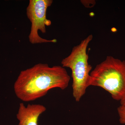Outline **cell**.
<instances>
[{
	"label": "cell",
	"mask_w": 125,
	"mask_h": 125,
	"mask_svg": "<svg viewBox=\"0 0 125 125\" xmlns=\"http://www.w3.org/2000/svg\"><path fill=\"white\" fill-rule=\"evenodd\" d=\"M120 106L125 108V96L120 101Z\"/></svg>",
	"instance_id": "7"
},
{
	"label": "cell",
	"mask_w": 125,
	"mask_h": 125,
	"mask_svg": "<svg viewBox=\"0 0 125 125\" xmlns=\"http://www.w3.org/2000/svg\"><path fill=\"white\" fill-rule=\"evenodd\" d=\"M93 36L90 34L73 48L69 56L62 59V67L70 68L73 79L72 94L75 100L79 102L90 86V74L92 66L89 64L87 47L92 41Z\"/></svg>",
	"instance_id": "3"
},
{
	"label": "cell",
	"mask_w": 125,
	"mask_h": 125,
	"mask_svg": "<svg viewBox=\"0 0 125 125\" xmlns=\"http://www.w3.org/2000/svg\"><path fill=\"white\" fill-rule=\"evenodd\" d=\"M52 2V0H29L27 8V15L31 24L29 39L32 44L56 42V39L49 40L43 38L38 34L39 31L45 33L46 26L51 24V21L47 18V11Z\"/></svg>",
	"instance_id": "4"
},
{
	"label": "cell",
	"mask_w": 125,
	"mask_h": 125,
	"mask_svg": "<svg viewBox=\"0 0 125 125\" xmlns=\"http://www.w3.org/2000/svg\"><path fill=\"white\" fill-rule=\"evenodd\" d=\"M90 86L101 87L114 100L120 101L125 96V61L108 56L97 65L90 74Z\"/></svg>",
	"instance_id": "2"
},
{
	"label": "cell",
	"mask_w": 125,
	"mask_h": 125,
	"mask_svg": "<svg viewBox=\"0 0 125 125\" xmlns=\"http://www.w3.org/2000/svg\"><path fill=\"white\" fill-rule=\"evenodd\" d=\"M70 79L62 66L50 67L48 64L38 63L21 72L14 84V90L20 100L31 102L45 96L52 89H66Z\"/></svg>",
	"instance_id": "1"
},
{
	"label": "cell",
	"mask_w": 125,
	"mask_h": 125,
	"mask_svg": "<svg viewBox=\"0 0 125 125\" xmlns=\"http://www.w3.org/2000/svg\"><path fill=\"white\" fill-rule=\"evenodd\" d=\"M46 111V107L41 104H29L25 106L20 103L16 114L18 125H38L39 116Z\"/></svg>",
	"instance_id": "5"
},
{
	"label": "cell",
	"mask_w": 125,
	"mask_h": 125,
	"mask_svg": "<svg viewBox=\"0 0 125 125\" xmlns=\"http://www.w3.org/2000/svg\"><path fill=\"white\" fill-rule=\"evenodd\" d=\"M119 120L121 124H125V108L120 106L117 108Z\"/></svg>",
	"instance_id": "6"
}]
</instances>
